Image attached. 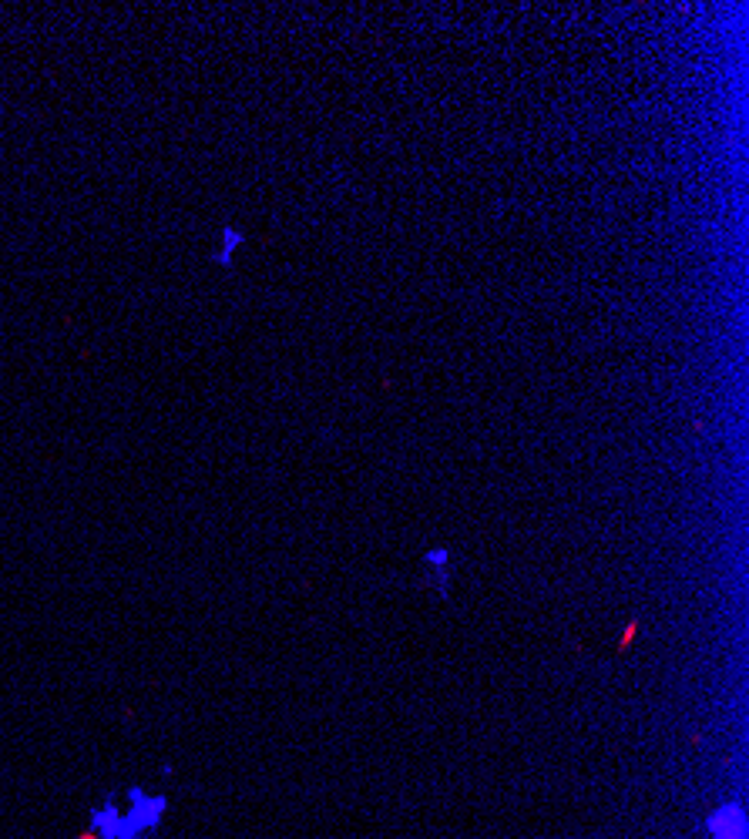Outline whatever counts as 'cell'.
Here are the masks:
<instances>
[{"instance_id": "obj_3", "label": "cell", "mask_w": 749, "mask_h": 839, "mask_svg": "<svg viewBox=\"0 0 749 839\" xmlns=\"http://www.w3.org/2000/svg\"><path fill=\"white\" fill-rule=\"evenodd\" d=\"M451 571H454V554L447 548H427L420 558V578H424L437 595L451 591Z\"/></svg>"}, {"instance_id": "obj_4", "label": "cell", "mask_w": 749, "mask_h": 839, "mask_svg": "<svg viewBox=\"0 0 749 839\" xmlns=\"http://www.w3.org/2000/svg\"><path fill=\"white\" fill-rule=\"evenodd\" d=\"M242 242H246V235H242L239 229H232V225H226V229H222V249H215V262L229 266V262H232V249L242 245Z\"/></svg>"}, {"instance_id": "obj_1", "label": "cell", "mask_w": 749, "mask_h": 839, "mask_svg": "<svg viewBox=\"0 0 749 839\" xmlns=\"http://www.w3.org/2000/svg\"><path fill=\"white\" fill-rule=\"evenodd\" d=\"M168 816H172V796L165 789L131 782L88 806L81 839H158Z\"/></svg>"}, {"instance_id": "obj_2", "label": "cell", "mask_w": 749, "mask_h": 839, "mask_svg": "<svg viewBox=\"0 0 749 839\" xmlns=\"http://www.w3.org/2000/svg\"><path fill=\"white\" fill-rule=\"evenodd\" d=\"M702 839H749V819L743 803L723 799L702 816Z\"/></svg>"}]
</instances>
